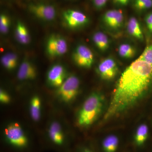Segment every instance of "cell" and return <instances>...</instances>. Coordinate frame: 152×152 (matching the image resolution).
Listing matches in <instances>:
<instances>
[{
  "instance_id": "cell-1",
  "label": "cell",
  "mask_w": 152,
  "mask_h": 152,
  "mask_svg": "<svg viewBox=\"0 0 152 152\" xmlns=\"http://www.w3.org/2000/svg\"><path fill=\"white\" fill-rule=\"evenodd\" d=\"M152 86V66L138 58L125 69L117 82L104 118L107 121L130 109Z\"/></svg>"
},
{
  "instance_id": "cell-26",
  "label": "cell",
  "mask_w": 152,
  "mask_h": 152,
  "mask_svg": "<svg viewBox=\"0 0 152 152\" xmlns=\"http://www.w3.org/2000/svg\"><path fill=\"white\" fill-rule=\"evenodd\" d=\"M0 101L2 103L4 104H8L11 101L10 95L3 90H1L0 91Z\"/></svg>"
},
{
  "instance_id": "cell-8",
  "label": "cell",
  "mask_w": 152,
  "mask_h": 152,
  "mask_svg": "<svg viewBox=\"0 0 152 152\" xmlns=\"http://www.w3.org/2000/svg\"><path fill=\"white\" fill-rule=\"evenodd\" d=\"M29 10L37 18L44 21H52L56 17V10L51 5L42 3L32 4L30 6Z\"/></svg>"
},
{
  "instance_id": "cell-10",
  "label": "cell",
  "mask_w": 152,
  "mask_h": 152,
  "mask_svg": "<svg viewBox=\"0 0 152 152\" xmlns=\"http://www.w3.org/2000/svg\"><path fill=\"white\" fill-rule=\"evenodd\" d=\"M97 71L101 79L104 80H111L116 76L118 67L113 59L108 58L99 63Z\"/></svg>"
},
{
  "instance_id": "cell-20",
  "label": "cell",
  "mask_w": 152,
  "mask_h": 152,
  "mask_svg": "<svg viewBox=\"0 0 152 152\" xmlns=\"http://www.w3.org/2000/svg\"><path fill=\"white\" fill-rule=\"evenodd\" d=\"M1 61L6 69L9 71L12 70L16 67L18 65V56L13 53H9L3 56Z\"/></svg>"
},
{
  "instance_id": "cell-29",
  "label": "cell",
  "mask_w": 152,
  "mask_h": 152,
  "mask_svg": "<svg viewBox=\"0 0 152 152\" xmlns=\"http://www.w3.org/2000/svg\"><path fill=\"white\" fill-rule=\"evenodd\" d=\"M114 2L120 5L126 6L127 5L129 0H114Z\"/></svg>"
},
{
  "instance_id": "cell-15",
  "label": "cell",
  "mask_w": 152,
  "mask_h": 152,
  "mask_svg": "<svg viewBox=\"0 0 152 152\" xmlns=\"http://www.w3.org/2000/svg\"><path fill=\"white\" fill-rule=\"evenodd\" d=\"M37 70L31 62L25 59L22 62L18 71L17 76L21 80H30L37 77Z\"/></svg>"
},
{
  "instance_id": "cell-21",
  "label": "cell",
  "mask_w": 152,
  "mask_h": 152,
  "mask_svg": "<svg viewBox=\"0 0 152 152\" xmlns=\"http://www.w3.org/2000/svg\"><path fill=\"white\" fill-rule=\"evenodd\" d=\"M118 53L120 56L124 59H131L135 56L136 49L132 45L124 43L120 45L118 48Z\"/></svg>"
},
{
  "instance_id": "cell-13",
  "label": "cell",
  "mask_w": 152,
  "mask_h": 152,
  "mask_svg": "<svg viewBox=\"0 0 152 152\" xmlns=\"http://www.w3.org/2000/svg\"><path fill=\"white\" fill-rule=\"evenodd\" d=\"M122 12L120 10H110L106 12L103 17L104 23L111 28L117 29L121 28L124 22Z\"/></svg>"
},
{
  "instance_id": "cell-17",
  "label": "cell",
  "mask_w": 152,
  "mask_h": 152,
  "mask_svg": "<svg viewBox=\"0 0 152 152\" xmlns=\"http://www.w3.org/2000/svg\"><path fill=\"white\" fill-rule=\"evenodd\" d=\"M92 40L95 45L102 52H105L110 48V41L107 36L104 33L98 31L94 33Z\"/></svg>"
},
{
  "instance_id": "cell-30",
  "label": "cell",
  "mask_w": 152,
  "mask_h": 152,
  "mask_svg": "<svg viewBox=\"0 0 152 152\" xmlns=\"http://www.w3.org/2000/svg\"></svg>"
},
{
  "instance_id": "cell-2",
  "label": "cell",
  "mask_w": 152,
  "mask_h": 152,
  "mask_svg": "<svg viewBox=\"0 0 152 152\" xmlns=\"http://www.w3.org/2000/svg\"><path fill=\"white\" fill-rule=\"evenodd\" d=\"M104 95L98 92L90 94L77 114V124L82 127H87L93 124L102 112L104 104Z\"/></svg>"
},
{
  "instance_id": "cell-22",
  "label": "cell",
  "mask_w": 152,
  "mask_h": 152,
  "mask_svg": "<svg viewBox=\"0 0 152 152\" xmlns=\"http://www.w3.org/2000/svg\"><path fill=\"white\" fill-rule=\"evenodd\" d=\"M134 6L140 12L146 11L152 7V0H134Z\"/></svg>"
},
{
  "instance_id": "cell-4",
  "label": "cell",
  "mask_w": 152,
  "mask_h": 152,
  "mask_svg": "<svg viewBox=\"0 0 152 152\" xmlns=\"http://www.w3.org/2000/svg\"><path fill=\"white\" fill-rule=\"evenodd\" d=\"M80 81L77 76H68L57 90V95L62 102L69 103L73 102L78 94Z\"/></svg>"
},
{
  "instance_id": "cell-23",
  "label": "cell",
  "mask_w": 152,
  "mask_h": 152,
  "mask_svg": "<svg viewBox=\"0 0 152 152\" xmlns=\"http://www.w3.org/2000/svg\"><path fill=\"white\" fill-rule=\"evenodd\" d=\"M11 22L10 18L5 14L0 16V31L1 34H5L8 32L10 27Z\"/></svg>"
},
{
  "instance_id": "cell-27",
  "label": "cell",
  "mask_w": 152,
  "mask_h": 152,
  "mask_svg": "<svg viewBox=\"0 0 152 152\" xmlns=\"http://www.w3.org/2000/svg\"><path fill=\"white\" fill-rule=\"evenodd\" d=\"M145 21L148 29L151 33H152V12L146 16Z\"/></svg>"
},
{
  "instance_id": "cell-5",
  "label": "cell",
  "mask_w": 152,
  "mask_h": 152,
  "mask_svg": "<svg viewBox=\"0 0 152 152\" xmlns=\"http://www.w3.org/2000/svg\"><path fill=\"white\" fill-rule=\"evenodd\" d=\"M72 58L77 66L85 69L91 68L94 61L93 52L84 45H79L76 47L73 52Z\"/></svg>"
},
{
  "instance_id": "cell-19",
  "label": "cell",
  "mask_w": 152,
  "mask_h": 152,
  "mask_svg": "<svg viewBox=\"0 0 152 152\" xmlns=\"http://www.w3.org/2000/svg\"><path fill=\"white\" fill-rule=\"evenodd\" d=\"M41 101L37 96H33L30 101V113L32 119L37 121L40 118Z\"/></svg>"
},
{
  "instance_id": "cell-6",
  "label": "cell",
  "mask_w": 152,
  "mask_h": 152,
  "mask_svg": "<svg viewBox=\"0 0 152 152\" xmlns=\"http://www.w3.org/2000/svg\"><path fill=\"white\" fill-rule=\"evenodd\" d=\"M68 50V45L64 38L59 35H52L48 39L46 45L47 54L51 57H59Z\"/></svg>"
},
{
  "instance_id": "cell-11",
  "label": "cell",
  "mask_w": 152,
  "mask_h": 152,
  "mask_svg": "<svg viewBox=\"0 0 152 152\" xmlns=\"http://www.w3.org/2000/svg\"><path fill=\"white\" fill-rule=\"evenodd\" d=\"M65 69L61 64H55L49 69L47 75V79L52 86L59 88L66 78Z\"/></svg>"
},
{
  "instance_id": "cell-12",
  "label": "cell",
  "mask_w": 152,
  "mask_h": 152,
  "mask_svg": "<svg viewBox=\"0 0 152 152\" xmlns=\"http://www.w3.org/2000/svg\"><path fill=\"white\" fill-rule=\"evenodd\" d=\"M150 138V129L145 123H142L136 129L133 137V144L138 149H142L148 143Z\"/></svg>"
},
{
  "instance_id": "cell-25",
  "label": "cell",
  "mask_w": 152,
  "mask_h": 152,
  "mask_svg": "<svg viewBox=\"0 0 152 152\" xmlns=\"http://www.w3.org/2000/svg\"><path fill=\"white\" fill-rule=\"evenodd\" d=\"M75 152H97L91 145L82 144L76 148Z\"/></svg>"
},
{
  "instance_id": "cell-28",
  "label": "cell",
  "mask_w": 152,
  "mask_h": 152,
  "mask_svg": "<svg viewBox=\"0 0 152 152\" xmlns=\"http://www.w3.org/2000/svg\"><path fill=\"white\" fill-rule=\"evenodd\" d=\"M94 5L96 8H103L106 5L108 0H92Z\"/></svg>"
},
{
  "instance_id": "cell-14",
  "label": "cell",
  "mask_w": 152,
  "mask_h": 152,
  "mask_svg": "<svg viewBox=\"0 0 152 152\" xmlns=\"http://www.w3.org/2000/svg\"><path fill=\"white\" fill-rule=\"evenodd\" d=\"M121 146V139L118 135L111 134L105 136L100 143L101 152H118Z\"/></svg>"
},
{
  "instance_id": "cell-3",
  "label": "cell",
  "mask_w": 152,
  "mask_h": 152,
  "mask_svg": "<svg viewBox=\"0 0 152 152\" xmlns=\"http://www.w3.org/2000/svg\"><path fill=\"white\" fill-rule=\"evenodd\" d=\"M4 140L7 146L18 152H25L29 150L31 141L21 127L18 124L9 125L4 132Z\"/></svg>"
},
{
  "instance_id": "cell-24",
  "label": "cell",
  "mask_w": 152,
  "mask_h": 152,
  "mask_svg": "<svg viewBox=\"0 0 152 152\" xmlns=\"http://www.w3.org/2000/svg\"><path fill=\"white\" fill-rule=\"evenodd\" d=\"M139 58L143 60L152 66V45L145 49Z\"/></svg>"
},
{
  "instance_id": "cell-16",
  "label": "cell",
  "mask_w": 152,
  "mask_h": 152,
  "mask_svg": "<svg viewBox=\"0 0 152 152\" xmlns=\"http://www.w3.org/2000/svg\"><path fill=\"white\" fill-rule=\"evenodd\" d=\"M15 30L16 39L20 44L26 45L29 43L31 41L29 32L23 23L20 21L17 22Z\"/></svg>"
},
{
  "instance_id": "cell-18",
  "label": "cell",
  "mask_w": 152,
  "mask_h": 152,
  "mask_svg": "<svg viewBox=\"0 0 152 152\" xmlns=\"http://www.w3.org/2000/svg\"><path fill=\"white\" fill-rule=\"evenodd\" d=\"M128 33L133 37L137 39H143L144 36L138 21L134 17L129 19L127 24Z\"/></svg>"
},
{
  "instance_id": "cell-7",
  "label": "cell",
  "mask_w": 152,
  "mask_h": 152,
  "mask_svg": "<svg viewBox=\"0 0 152 152\" xmlns=\"http://www.w3.org/2000/svg\"><path fill=\"white\" fill-rule=\"evenodd\" d=\"M48 140L53 146L59 149L67 148L68 145L67 137L64 133L59 123L52 122L48 130Z\"/></svg>"
},
{
  "instance_id": "cell-9",
  "label": "cell",
  "mask_w": 152,
  "mask_h": 152,
  "mask_svg": "<svg viewBox=\"0 0 152 152\" xmlns=\"http://www.w3.org/2000/svg\"><path fill=\"white\" fill-rule=\"evenodd\" d=\"M63 18L66 24L72 29L79 28L84 26L88 23L86 15L80 11L69 10L63 13Z\"/></svg>"
}]
</instances>
